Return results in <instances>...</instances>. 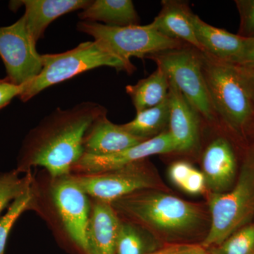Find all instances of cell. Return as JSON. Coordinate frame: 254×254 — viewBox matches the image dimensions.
Returning a JSON list of instances; mask_svg holds the SVG:
<instances>
[{
  "label": "cell",
  "instance_id": "6da1fadb",
  "mask_svg": "<svg viewBox=\"0 0 254 254\" xmlns=\"http://www.w3.org/2000/svg\"><path fill=\"white\" fill-rule=\"evenodd\" d=\"M104 107L85 102L67 110H54L30 133L21 152L17 170L31 166L46 168L54 178L69 175L84 153L83 142L90 127Z\"/></svg>",
  "mask_w": 254,
  "mask_h": 254
},
{
  "label": "cell",
  "instance_id": "7a4b0ae2",
  "mask_svg": "<svg viewBox=\"0 0 254 254\" xmlns=\"http://www.w3.org/2000/svg\"><path fill=\"white\" fill-rule=\"evenodd\" d=\"M111 205L117 213L131 219L165 243L180 242L197 235L206 220L199 205L161 190H140L114 200Z\"/></svg>",
  "mask_w": 254,
  "mask_h": 254
},
{
  "label": "cell",
  "instance_id": "3957f363",
  "mask_svg": "<svg viewBox=\"0 0 254 254\" xmlns=\"http://www.w3.org/2000/svg\"><path fill=\"white\" fill-rule=\"evenodd\" d=\"M203 71L214 110L240 136L254 125V98L237 65L201 53Z\"/></svg>",
  "mask_w": 254,
  "mask_h": 254
},
{
  "label": "cell",
  "instance_id": "277c9868",
  "mask_svg": "<svg viewBox=\"0 0 254 254\" xmlns=\"http://www.w3.org/2000/svg\"><path fill=\"white\" fill-rule=\"evenodd\" d=\"M43 68L29 83L23 85L20 99L27 102L48 87L100 66H110L131 73L136 69L112 53L100 42L82 43L72 50L59 54L42 55Z\"/></svg>",
  "mask_w": 254,
  "mask_h": 254
},
{
  "label": "cell",
  "instance_id": "5b68a950",
  "mask_svg": "<svg viewBox=\"0 0 254 254\" xmlns=\"http://www.w3.org/2000/svg\"><path fill=\"white\" fill-rule=\"evenodd\" d=\"M210 225L200 245L208 249L220 245L227 237L250 223L254 215V153L242 165L236 185L209 197Z\"/></svg>",
  "mask_w": 254,
  "mask_h": 254
},
{
  "label": "cell",
  "instance_id": "8992f818",
  "mask_svg": "<svg viewBox=\"0 0 254 254\" xmlns=\"http://www.w3.org/2000/svg\"><path fill=\"white\" fill-rule=\"evenodd\" d=\"M78 31L93 36L125 63L132 64L133 57L149 58L163 52L182 48V41L158 31L153 24L115 26L91 21H80Z\"/></svg>",
  "mask_w": 254,
  "mask_h": 254
},
{
  "label": "cell",
  "instance_id": "52a82bcc",
  "mask_svg": "<svg viewBox=\"0 0 254 254\" xmlns=\"http://www.w3.org/2000/svg\"><path fill=\"white\" fill-rule=\"evenodd\" d=\"M163 68L196 112L206 120L215 115L208 87L203 74L201 53L180 48L150 57Z\"/></svg>",
  "mask_w": 254,
  "mask_h": 254
},
{
  "label": "cell",
  "instance_id": "ba28073f",
  "mask_svg": "<svg viewBox=\"0 0 254 254\" xmlns=\"http://www.w3.org/2000/svg\"><path fill=\"white\" fill-rule=\"evenodd\" d=\"M73 177L87 195L110 203L140 190H163L158 175L145 160L110 171Z\"/></svg>",
  "mask_w": 254,
  "mask_h": 254
},
{
  "label": "cell",
  "instance_id": "9c48e42d",
  "mask_svg": "<svg viewBox=\"0 0 254 254\" xmlns=\"http://www.w3.org/2000/svg\"><path fill=\"white\" fill-rule=\"evenodd\" d=\"M0 57L6 78L21 86L36 77L43 68L42 55L37 52L24 16L13 24L0 27Z\"/></svg>",
  "mask_w": 254,
  "mask_h": 254
},
{
  "label": "cell",
  "instance_id": "30bf717a",
  "mask_svg": "<svg viewBox=\"0 0 254 254\" xmlns=\"http://www.w3.org/2000/svg\"><path fill=\"white\" fill-rule=\"evenodd\" d=\"M51 192L68 236L86 252V232L91 212L88 195L70 175L57 179Z\"/></svg>",
  "mask_w": 254,
  "mask_h": 254
},
{
  "label": "cell",
  "instance_id": "8fae6325",
  "mask_svg": "<svg viewBox=\"0 0 254 254\" xmlns=\"http://www.w3.org/2000/svg\"><path fill=\"white\" fill-rule=\"evenodd\" d=\"M177 151V145L168 131L142 142L120 153L108 155L83 153L73 169L83 174L103 173L123 168L156 154Z\"/></svg>",
  "mask_w": 254,
  "mask_h": 254
},
{
  "label": "cell",
  "instance_id": "7c38bea8",
  "mask_svg": "<svg viewBox=\"0 0 254 254\" xmlns=\"http://www.w3.org/2000/svg\"><path fill=\"white\" fill-rule=\"evenodd\" d=\"M202 168L211 193L230 190L237 173L236 157L230 142L222 137L212 141L203 153Z\"/></svg>",
  "mask_w": 254,
  "mask_h": 254
},
{
  "label": "cell",
  "instance_id": "4fadbf2b",
  "mask_svg": "<svg viewBox=\"0 0 254 254\" xmlns=\"http://www.w3.org/2000/svg\"><path fill=\"white\" fill-rule=\"evenodd\" d=\"M169 133L177 145V151L193 149L199 139V127L196 110L170 81Z\"/></svg>",
  "mask_w": 254,
  "mask_h": 254
},
{
  "label": "cell",
  "instance_id": "5bb4252c",
  "mask_svg": "<svg viewBox=\"0 0 254 254\" xmlns=\"http://www.w3.org/2000/svg\"><path fill=\"white\" fill-rule=\"evenodd\" d=\"M121 220L111 203L95 200L87 228L88 254H116Z\"/></svg>",
  "mask_w": 254,
  "mask_h": 254
},
{
  "label": "cell",
  "instance_id": "9a60e30c",
  "mask_svg": "<svg viewBox=\"0 0 254 254\" xmlns=\"http://www.w3.org/2000/svg\"><path fill=\"white\" fill-rule=\"evenodd\" d=\"M106 114L98 117L87 131L83 142L84 153L115 154L146 141L128 133L122 125L111 123L107 118Z\"/></svg>",
  "mask_w": 254,
  "mask_h": 254
},
{
  "label": "cell",
  "instance_id": "2e32d148",
  "mask_svg": "<svg viewBox=\"0 0 254 254\" xmlns=\"http://www.w3.org/2000/svg\"><path fill=\"white\" fill-rule=\"evenodd\" d=\"M190 18L203 53L233 64L238 62L245 49L247 38L211 26L191 11Z\"/></svg>",
  "mask_w": 254,
  "mask_h": 254
},
{
  "label": "cell",
  "instance_id": "e0dca14e",
  "mask_svg": "<svg viewBox=\"0 0 254 254\" xmlns=\"http://www.w3.org/2000/svg\"><path fill=\"white\" fill-rule=\"evenodd\" d=\"M88 0H23L15 4L25 6V19L28 32L35 43L44 35L47 27L60 16L86 8Z\"/></svg>",
  "mask_w": 254,
  "mask_h": 254
},
{
  "label": "cell",
  "instance_id": "ac0fdd59",
  "mask_svg": "<svg viewBox=\"0 0 254 254\" xmlns=\"http://www.w3.org/2000/svg\"><path fill=\"white\" fill-rule=\"evenodd\" d=\"M163 7L152 24L158 31L173 39L185 41L200 53H204L195 36L190 18V10L185 3L163 1Z\"/></svg>",
  "mask_w": 254,
  "mask_h": 254
},
{
  "label": "cell",
  "instance_id": "d6986e66",
  "mask_svg": "<svg viewBox=\"0 0 254 254\" xmlns=\"http://www.w3.org/2000/svg\"><path fill=\"white\" fill-rule=\"evenodd\" d=\"M78 17L83 21H99L106 25L127 26L138 25L139 18L131 0H96L92 1Z\"/></svg>",
  "mask_w": 254,
  "mask_h": 254
},
{
  "label": "cell",
  "instance_id": "ffe728a7",
  "mask_svg": "<svg viewBox=\"0 0 254 254\" xmlns=\"http://www.w3.org/2000/svg\"><path fill=\"white\" fill-rule=\"evenodd\" d=\"M170 89V80L165 71L158 66L154 72L140 80L135 85L126 87L136 113L160 105L167 99Z\"/></svg>",
  "mask_w": 254,
  "mask_h": 254
},
{
  "label": "cell",
  "instance_id": "44dd1931",
  "mask_svg": "<svg viewBox=\"0 0 254 254\" xmlns=\"http://www.w3.org/2000/svg\"><path fill=\"white\" fill-rule=\"evenodd\" d=\"M169 118L170 104L168 97L160 105L136 113V116L132 121L122 127L133 136L148 140L166 131Z\"/></svg>",
  "mask_w": 254,
  "mask_h": 254
},
{
  "label": "cell",
  "instance_id": "7402d4cb",
  "mask_svg": "<svg viewBox=\"0 0 254 254\" xmlns=\"http://www.w3.org/2000/svg\"><path fill=\"white\" fill-rule=\"evenodd\" d=\"M162 245L151 232L136 222H121L116 254H149Z\"/></svg>",
  "mask_w": 254,
  "mask_h": 254
},
{
  "label": "cell",
  "instance_id": "603a6c76",
  "mask_svg": "<svg viewBox=\"0 0 254 254\" xmlns=\"http://www.w3.org/2000/svg\"><path fill=\"white\" fill-rule=\"evenodd\" d=\"M208 251L210 254H254V224L242 227Z\"/></svg>",
  "mask_w": 254,
  "mask_h": 254
},
{
  "label": "cell",
  "instance_id": "cb8c5ba5",
  "mask_svg": "<svg viewBox=\"0 0 254 254\" xmlns=\"http://www.w3.org/2000/svg\"><path fill=\"white\" fill-rule=\"evenodd\" d=\"M20 173L18 170H14L0 175V213L10 202L14 201L33 187L31 175L21 177Z\"/></svg>",
  "mask_w": 254,
  "mask_h": 254
},
{
  "label": "cell",
  "instance_id": "d4e9b609",
  "mask_svg": "<svg viewBox=\"0 0 254 254\" xmlns=\"http://www.w3.org/2000/svg\"><path fill=\"white\" fill-rule=\"evenodd\" d=\"M33 187L11 202L6 213L0 218V254H4L5 247L10 231L17 219L29 208L34 201Z\"/></svg>",
  "mask_w": 254,
  "mask_h": 254
},
{
  "label": "cell",
  "instance_id": "484cf974",
  "mask_svg": "<svg viewBox=\"0 0 254 254\" xmlns=\"http://www.w3.org/2000/svg\"><path fill=\"white\" fill-rule=\"evenodd\" d=\"M235 4L240 16L239 36L254 38V0H237Z\"/></svg>",
  "mask_w": 254,
  "mask_h": 254
},
{
  "label": "cell",
  "instance_id": "4316f807",
  "mask_svg": "<svg viewBox=\"0 0 254 254\" xmlns=\"http://www.w3.org/2000/svg\"><path fill=\"white\" fill-rule=\"evenodd\" d=\"M149 254H210L207 249L197 244L186 242L165 243Z\"/></svg>",
  "mask_w": 254,
  "mask_h": 254
},
{
  "label": "cell",
  "instance_id": "83f0119b",
  "mask_svg": "<svg viewBox=\"0 0 254 254\" xmlns=\"http://www.w3.org/2000/svg\"><path fill=\"white\" fill-rule=\"evenodd\" d=\"M193 168H194L188 162L183 160L175 162L170 165L169 177L174 185L181 189Z\"/></svg>",
  "mask_w": 254,
  "mask_h": 254
},
{
  "label": "cell",
  "instance_id": "f1b7e54d",
  "mask_svg": "<svg viewBox=\"0 0 254 254\" xmlns=\"http://www.w3.org/2000/svg\"><path fill=\"white\" fill-rule=\"evenodd\" d=\"M205 189L206 183L204 175L202 172L193 168L184 183L181 190L190 194L198 195L203 193Z\"/></svg>",
  "mask_w": 254,
  "mask_h": 254
},
{
  "label": "cell",
  "instance_id": "f546056e",
  "mask_svg": "<svg viewBox=\"0 0 254 254\" xmlns=\"http://www.w3.org/2000/svg\"><path fill=\"white\" fill-rule=\"evenodd\" d=\"M23 89V86L15 85L8 78L0 79V110L9 105L15 97H19Z\"/></svg>",
  "mask_w": 254,
  "mask_h": 254
},
{
  "label": "cell",
  "instance_id": "4dcf8cb0",
  "mask_svg": "<svg viewBox=\"0 0 254 254\" xmlns=\"http://www.w3.org/2000/svg\"><path fill=\"white\" fill-rule=\"evenodd\" d=\"M238 66H254V38H247L245 49L236 64Z\"/></svg>",
  "mask_w": 254,
  "mask_h": 254
},
{
  "label": "cell",
  "instance_id": "1f68e13d",
  "mask_svg": "<svg viewBox=\"0 0 254 254\" xmlns=\"http://www.w3.org/2000/svg\"><path fill=\"white\" fill-rule=\"evenodd\" d=\"M237 66L242 76L245 78L249 87H250L254 98V66H238V65H237Z\"/></svg>",
  "mask_w": 254,
  "mask_h": 254
}]
</instances>
